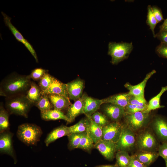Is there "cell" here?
<instances>
[{
  "instance_id": "obj_1",
  "label": "cell",
  "mask_w": 167,
  "mask_h": 167,
  "mask_svg": "<svg viewBox=\"0 0 167 167\" xmlns=\"http://www.w3.org/2000/svg\"><path fill=\"white\" fill-rule=\"evenodd\" d=\"M31 82L28 75L12 73L1 82L0 95L7 98L26 95L30 87Z\"/></svg>"
},
{
  "instance_id": "obj_2",
  "label": "cell",
  "mask_w": 167,
  "mask_h": 167,
  "mask_svg": "<svg viewBox=\"0 0 167 167\" xmlns=\"http://www.w3.org/2000/svg\"><path fill=\"white\" fill-rule=\"evenodd\" d=\"M32 105L26 95L6 98L5 107L9 114L27 118L28 113Z\"/></svg>"
},
{
  "instance_id": "obj_3",
  "label": "cell",
  "mask_w": 167,
  "mask_h": 167,
  "mask_svg": "<svg viewBox=\"0 0 167 167\" xmlns=\"http://www.w3.org/2000/svg\"><path fill=\"white\" fill-rule=\"evenodd\" d=\"M41 128L33 124L25 123L19 125L17 132L18 139L26 144L35 145L42 134Z\"/></svg>"
},
{
  "instance_id": "obj_4",
  "label": "cell",
  "mask_w": 167,
  "mask_h": 167,
  "mask_svg": "<svg viewBox=\"0 0 167 167\" xmlns=\"http://www.w3.org/2000/svg\"><path fill=\"white\" fill-rule=\"evenodd\" d=\"M133 49L132 42H109L108 54L111 57V63L117 64L127 58Z\"/></svg>"
},
{
  "instance_id": "obj_5",
  "label": "cell",
  "mask_w": 167,
  "mask_h": 167,
  "mask_svg": "<svg viewBox=\"0 0 167 167\" xmlns=\"http://www.w3.org/2000/svg\"><path fill=\"white\" fill-rule=\"evenodd\" d=\"M124 117L126 126L134 132L146 125L149 119V113L144 111H139L132 114H125Z\"/></svg>"
},
{
  "instance_id": "obj_6",
  "label": "cell",
  "mask_w": 167,
  "mask_h": 167,
  "mask_svg": "<svg viewBox=\"0 0 167 167\" xmlns=\"http://www.w3.org/2000/svg\"><path fill=\"white\" fill-rule=\"evenodd\" d=\"M1 13L3 16L4 22L6 26L8 28L16 39L24 45L34 57L36 62H38V61L36 53L32 45L24 38L21 33L12 24L11 22V18L3 12H2Z\"/></svg>"
},
{
  "instance_id": "obj_7",
  "label": "cell",
  "mask_w": 167,
  "mask_h": 167,
  "mask_svg": "<svg viewBox=\"0 0 167 167\" xmlns=\"http://www.w3.org/2000/svg\"><path fill=\"white\" fill-rule=\"evenodd\" d=\"M135 142L133 131L126 126H123L119 139L116 143V151H127L133 147Z\"/></svg>"
},
{
  "instance_id": "obj_8",
  "label": "cell",
  "mask_w": 167,
  "mask_h": 167,
  "mask_svg": "<svg viewBox=\"0 0 167 167\" xmlns=\"http://www.w3.org/2000/svg\"><path fill=\"white\" fill-rule=\"evenodd\" d=\"M122 127L118 121L108 123L103 127L101 139L111 140L116 143L119 139Z\"/></svg>"
},
{
  "instance_id": "obj_9",
  "label": "cell",
  "mask_w": 167,
  "mask_h": 167,
  "mask_svg": "<svg viewBox=\"0 0 167 167\" xmlns=\"http://www.w3.org/2000/svg\"><path fill=\"white\" fill-rule=\"evenodd\" d=\"M137 145L141 151H152L156 148L157 143L153 134L149 131H145L139 135Z\"/></svg>"
},
{
  "instance_id": "obj_10",
  "label": "cell",
  "mask_w": 167,
  "mask_h": 167,
  "mask_svg": "<svg viewBox=\"0 0 167 167\" xmlns=\"http://www.w3.org/2000/svg\"><path fill=\"white\" fill-rule=\"evenodd\" d=\"M116 143L111 140L101 139L95 144L94 148L106 159L111 160L114 157Z\"/></svg>"
},
{
  "instance_id": "obj_11",
  "label": "cell",
  "mask_w": 167,
  "mask_h": 167,
  "mask_svg": "<svg viewBox=\"0 0 167 167\" xmlns=\"http://www.w3.org/2000/svg\"><path fill=\"white\" fill-rule=\"evenodd\" d=\"M12 134L8 130L0 133V151L1 153L11 156L14 159L15 163H16V160L12 144Z\"/></svg>"
},
{
  "instance_id": "obj_12",
  "label": "cell",
  "mask_w": 167,
  "mask_h": 167,
  "mask_svg": "<svg viewBox=\"0 0 167 167\" xmlns=\"http://www.w3.org/2000/svg\"><path fill=\"white\" fill-rule=\"evenodd\" d=\"M69 99L75 101L83 96L84 86L83 80L78 78L66 84Z\"/></svg>"
},
{
  "instance_id": "obj_13",
  "label": "cell",
  "mask_w": 167,
  "mask_h": 167,
  "mask_svg": "<svg viewBox=\"0 0 167 167\" xmlns=\"http://www.w3.org/2000/svg\"><path fill=\"white\" fill-rule=\"evenodd\" d=\"M42 94H57L69 97L66 84L52 76V81L48 89L42 92Z\"/></svg>"
},
{
  "instance_id": "obj_14",
  "label": "cell",
  "mask_w": 167,
  "mask_h": 167,
  "mask_svg": "<svg viewBox=\"0 0 167 167\" xmlns=\"http://www.w3.org/2000/svg\"><path fill=\"white\" fill-rule=\"evenodd\" d=\"M156 71L153 70L148 73L143 80L139 84L136 85H132L129 83L125 84V87L129 92V94L132 96H144V89L148 80L156 73Z\"/></svg>"
},
{
  "instance_id": "obj_15",
  "label": "cell",
  "mask_w": 167,
  "mask_h": 167,
  "mask_svg": "<svg viewBox=\"0 0 167 167\" xmlns=\"http://www.w3.org/2000/svg\"><path fill=\"white\" fill-rule=\"evenodd\" d=\"M86 94H83L82 96L75 101L68 109L66 115L69 120V123L74 121L75 118L79 115L84 114L83 110Z\"/></svg>"
},
{
  "instance_id": "obj_16",
  "label": "cell",
  "mask_w": 167,
  "mask_h": 167,
  "mask_svg": "<svg viewBox=\"0 0 167 167\" xmlns=\"http://www.w3.org/2000/svg\"><path fill=\"white\" fill-rule=\"evenodd\" d=\"M103 109L105 114L114 122L118 121L125 113L124 108L110 103L105 105Z\"/></svg>"
},
{
  "instance_id": "obj_17",
  "label": "cell",
  "mask_w": 167,
  "mask_h": 167,
  "mask_svg": "<svg viewBox=\"0 0 167 167\" xmlns=\"http://www.w3.org/2000/svg\"><path fill=\"white\" fill-rule=\"evenodd\" d=\"M49 99L54 109L63 112L68 109L72 105L69 98L65 96L57 94L48 95Z\"/></svg>"
},
{
  "instance_id": "obj_18",
  "label": "cell",
  "mask_w": 167,
  "mask_h": 167,
  "mask_svg": "<svg viewBox=\"0 0 167 167\" xmlns=\"http://www.w3.org/2000/svg\"><path fill=\"white\" fill-rule=\"evenodd\" d=\"M103 104L101 100L93 98L86 94L83 113L86 117H90L100 108Z\"/></svg>"
},
{
  "instance_id": "obj_19",
  "label": "cell",
  "mask_w": 167,
  "mask_h": 167,
  "mask_svg": "<svg viewBox=\"0 0 167 167\" xmlns=\"http://www.w3.org/2000/svg\"><path fill=\"white\" fill-rule=\"evenodd\" d=\"M70 134L69 127L62 125L53 130L47 135L45 140L46 146H48L57 139Z\"/></svg>"
},
{
  "instance_id": "obj_20",
  "label": "cell",
  "mask_w": 167,
  "mask_h": 167,
  "mask_svg": "<svg viewBox=\"0 0 167 167\" xmlns=\"http://www.w3.org/2000/svg\"><path fill=\"white\" fill-rule=\"evenodd\" d=\"M153 128L160 139L164 142H167V121L163 118L157 117L154 122Z\"/></svg>"
},
{
  "instance_id": "obj_21",
  "label": "cell",
  "mask_w": 167,
  "mask_h": 167,
  "mask_svg": "<svg viewBox=\"0 0 167 167\" xmlns=\"http://www.w3.org/2000/svg\"><path fill=\"white\" fill-rule=\"evenodd\" d=\"M130 95L127 93L118 94L102 99L103 103H110L125 108L129 104Z\"/></svg>"
},
{
  "instance_id": "obj_22",
  "label": "cell",
  "mask_w": 167,
  "mask_h": 167,
  "mask_svg": "<svg viewBox=\"0 0 167 167\" xmlns=\"http://www.w3.org/2000/svg\"><path fill=\"white\" fill-rule=\"evenodd\" d=\"M135 158L148 167L154 162L159 155L153 151H141L133 155Z\"/></svg>"
},
{
  "instance_id": "obj_23",
  "label": "cell",
  "mask_w": 167,
  "mask_h": 167,
  "mask_svg": "<svg viewBox=\"0 0 167 167\" xmlns=\"http://www.w3.org/2000/svg\"><path fill=\"white\" fill-rule=\"evenodd\" d=\"M87 117L89 121V125L87 132L95 144L102 139L103 127L96 123L90 117Z\"/></svg>"
},
{
  "instance_id": "obj_24",
  "label": "cell",
  "mask_w": 167,
  "mask_h": 167,
  "mask_svg": "<svg viewBox=\"0 0 167 167\" xmlns=\"http://www.w3.org/2000/svg\"><path fill=\"white\" fill-rule=\"evenodd\" d=\"M41 118L45 121L55 120L62 119L69 123V120L64 112L60 110L53 109L41 113Z\"/></svg>"
},
{
  "instance_id": "obj_25",
  "label": "cell",
  "mask_w": 167,
  "mask_h": 167,
  "mask_svg": "<svg viewBox=\"0 0 167 167\" xmlns=\"http://www.w3.org/2000/svg\"><path fill=\"white\" fill-rule=\"evenodd\" d=\"M167 91V86L162 87L160 92L149 101L148 104L147 109L144 111L149 113L152 110L165 107L164 106L160 105V101L161 96Z\"/></svg>"
},
{
  "instance_id": "obj_26",
  "label": "cell",
  "mask_w": 167,
  "mask_h": 167,
  "mask_svg": "<svg viewBox=\"0 0 167 167\" xmlns=\"http://www.w3.org/2000/svg\"><path fill=\"white\" fill-rule=\"evenodd\" d=\"M41 92L42 91L39 86L32 81L30 87L26 95L33 105H34L41 96Z\"/></svg>"
},
{
  "instance_id": "obj_27",
  "label": "cell",
  "mask_w": 167,
  "mask_h": 167,
  "mask_svg": "<svg viewBox=\"0 0 167 167\" xmlns=\"http://www.w3.org/2000/svg\"><path fill=\"white\" fill-rule=\"evenodd\" d=\"M89 125V119L86 117L81 119L75 125L69 127L70 133L86 132H87Z\"/></svg>"
},
{
  "instance_id": "obj_28",
  "label": "cell",
  "mask_w": 167,
  "mask_h": 167,
  "mask_svg": "<svg viewBox=\"0 0 167 167\" xmlns=\"http://www.w3.org/2000/svg\"><path fill=\"white\" fill-rule=\"evenodd\" d=\"M34 105L39 109L41 113H43L54 109L49 99L48 95L47 94H42Z\"/></svg>"
},
{
  "instance_id": "obj_29",
  "label": "cell",
  "mask_w": 167,
  "mask_h": 167,
  "mask_svg": "<svg viewBox=\"0 0 167 167\" xmlns=\"http://www.w3.org/2000/svg\"><path fill=\"white\" fill-rule=\"evenodd\" d=\"M117 165L118 167H128L131 156L126 151H118L116 155Z\"/></svg>"
},
{
  "instance_id": "obj_30",
  "label": "cell",
  "mask_w": 167,
  "mask_h": 167,
  "mask_svg": "<svg viewBox=\"0 0 167 167\" xmlns=\"http://www.w3.org/2000/svg\"><path fill=\"white\" fill-rule=\"evenodd\" d=\"M9 113L2 105L0 107V133L8 130Z\"/></svg>"
},
{
  "instance_id": "obj_31",
  "label": "cell",
  "mask_w": 167,
  "mask_h": 167,
  "mask_svg": "<svg viewBox=\"0 0 167 167\" xmlns=\"http://www.w3.org/2000/svg\"><path fill=\"white\" fill-rule=\"evenodd\" d=\"M86 133H72L68 135L69 148L70 150L77 148L82 136Z\"/></svg>"
},
{
  "instance_id": "obj_32",
  "label": "cell",
  "mask_w": 167,
  "mask_h": 167,
  "mask_svg": "<svg viewBox=\"0 0 167 167\" xmlns=\"http://www.w3.org/2000/svg\"><path fill=\"white\" fill-rule=\"evenodd\" d=\"M95 144L87 132L82 136L77 148L89 151L94 148Z\"/></svg>"
},
{
  "instance_id": "obj_33",
  "label": "cell",
  "mask_w": 167,
  "mask_h": 167,
  "mask_svg": "<svg viewBox=\"0 0 167 167\" xmlns=\"http://www.w3.org/2000/svg\"><path fill=\"white\" fill-rule=\"evenodd\" d=\"M147 9L148 13L146 23L151 30L153 36L155 37L156 34L155 33L154 29L158 22L154 15L152 6L149 5L148 6Z\"/></svg>"
},
{
  "instance_id": "obj_34",
  "label": "cell",
  "mask_w": 167,
  "mask_h": 167,
  "mask_svg": "<svg viewBox=\"0 0 167 167\" xmlns=\"http://www.w3.org/2000/svg\"><path fill=\"white\" fill-rule=\"evenodd\" d=\"M90 118L96 123L103 127L108 123L106 116L98 111L93 113Z\"/></svg>"
},
{
  "instance_id": "obj_35",
  "label": "cell",
  "mask_w": 167,
  "mask_h": 167,
  "mask_svg": "<svg viewBox=\"0 0 167 167\" xmlns=\"http://www.w3.org/2000/svg\"><path fill=\"white\" fill-rule=\"evenodd\" d=\"M48 71V70L41 68H36L32 70L28 76L31 79L34 81H39Z\"/></svg>"
},
{
  "instance_id": "obj_36",
  "label": "cell",
  "mask_w": 167,
  "mask_h": 167,
  "mask_svg": "<svg viewBox=\"0 0 167 167\" xmlns=\"http://www.w3.org/2000/svg\"><path fill=\"white\" fill-rule=\"evenodd\" d=\"M52 76L47 72L43 77L39 81L38 86L42 92L46 90L52 81Z\"/></svg>"
},
{
  "instance_id": "obj_37",
  "label": "cell",
  "mask_w": 167,
  "mask_h": 167,
  "mask_svg": "<svg viewBox=\"0 0 167 167\" xmlns=\"http://www.w3.org/2000/svg\"><path fill=\"white\" fill-rule=\"evenodd\" d=\"M129 104L142 106H146L148 105L144 96H134L130 95Z\"/></svg>"
},
{
  "instance_id": "obj_38",
  "label": "cell",
  "mask_w": 167,
  "mask_h": 167,
  "mask_svg": "<svg viewBox=\"0 0 167 167\" xmlns=\"http://www.w3.org/2000/svg\"><path fill=\"white\" fill-rule=\"evenodd\" d=\"M147 106H140L129 104L124 108L125 114H130L138 112L144 111L147 109Z\"/></svg>"
},
{
  "instance_id": "obj_39",
  "label": "cell",
  "mask_w": 167,
  "mask_h": 167,
  "mask_svg": "<svg viewBox=\"0 0 167 167\" xmlns=\"http://www.w3.org/2000/svg\"><path fill=\"white\" fill-rule=\"evenodd\" d=\"M156 52L160 57L167 59V45L161 42L156 47Z\"/></svg>"
},
{
  "instance_id": "obj_40",
  "label": "cell",
  "mask_w": 167,
  "mask_h": 167,
  "mask_svg": "<svg viewBox=\"0 0 167 167\" xmlns=\"http://www.w3.org/2000/svg\"><path fill=\"white\" fill-rule=\"evenodd\" d=\"M152 8L154 15L158 23L164 20L160 9L156 6H153Z\"/></svg>"
},
{
  "instance_id": "obj_41",
  "label": "cell",
  "mask_w": 167,
  "mask_h": 167,
  "mask_svg": "<svg viewBox=\"0 0 167 167\" xmlns=\"http://www.w3.org/2000/svg\"><path fill=\"white\" fill-rule=\"evenodd\" d=\"M158 154L164 159H167V142H164L158 148Z\"/></svg>"
},
{
  "instance_id": "obj_42",
  "label": "cell",
  "mask_w": 167,
  "mask_h": 167,
  "mask_svg": "<svg viewBox=\"0 0 167 167\" xmlns=\"http://www.w3.org/2000/svg\"><path fill=\"white\" fill-rule=\"evenodd\" d=\"M155 37L159 40L161 42L167 45V31L160 30L159 32L156 34Z\"/></svg>"
},
{
  "instance_id": "obj_43",
  "label": "cell",
  "mask_w": 167,
  "mask_h": 167,
  "mask_svg": "<svg viewBox=\"0 0 167 167\" xmlns=\"http://www.w3.org/2000/svg\"><path fill=\"white\" fill-rule=\"evenodd\" d=\"M128 167H147L136 159L133 155L131 156V160Z\"/></svg>"
},
{
  "instance_id": "obj_44",
  "label": "cell",
  "mask_w": 167,
  "mask_h": 167,
  "mask_svg": "<svg viewBox=\"0 0 167 167\" xmlns=\"http://www.w3.org/2000/svg\"><path fill=\"white\" fill-rule=\"evenodd\" d=\"M160 30L167 31V18L164 20L162 24L160 27Z\"/></svg>"
},
{
  "instance_id": "obj_45",
  "label": "cell",
  "mask_w": 167,
  "mask_h": 167,
  "mask_svg": "<svg viewBox=\"0 0 167 167\" xmlns=\"http://www.w3.org/2000/svg\"><path fill=\"white\" fill-rule=\"evenodd\" d=\"M96 167H118L116 165H102L96 166Z\"/></svg>"
},
{
  "instance_id": "obj_46",
  "label": "cell",
  "mask_w": 167,
  "mask_h": 167,
  "mask_svg": "<svg viewBox=\"0 0 167 167\" xmlns=\"http://www.w3.org/2000/svg\"><path fill=\"white\" fill-rule=\"evenodd\" d=\"M164 160L165 162L166 167H167V159H164Z\"/></svg>"
}]
</instances>
